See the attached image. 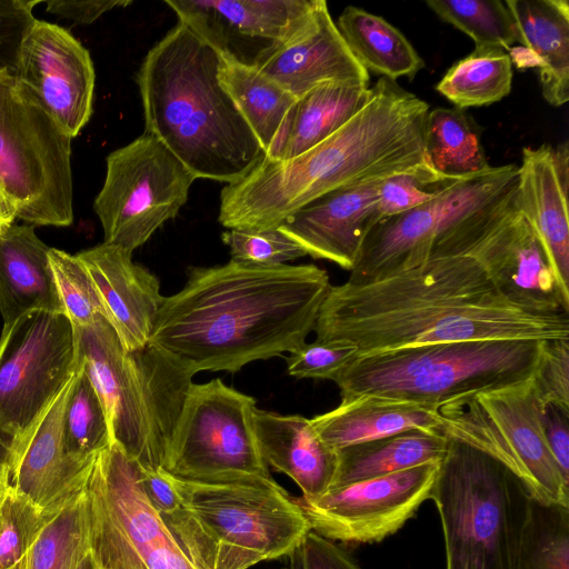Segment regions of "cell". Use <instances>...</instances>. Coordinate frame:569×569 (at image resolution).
Wrapping results in <instances>:
<instances>
[{"label": "cell", "mask_w": 569, "mask_h": 569, "mask_svg": "<svg viewBox=\"0 0 569 569\" xmlns=\"http://www.w3.org/2000/svg\"><path fill=\"white\" fill-rule=\"evenodd\" d=\"M359 356L438 342L569 339V315L508 301L469 254L431 257L383 280L331 286L313 329Z\"/></svg>", "instance_id": "1"}, {"label": "cell", "mask_w": 569, "mask_h": 569, "mask_svg": "<svg viewBox=\"0 0 569 569\" xmlns=\"http://www.w3.org/2000/svg\"><path fill=\"white\" fill-rule=\"evenodd\" d=\"M331 287L316 264L263 267L234 260L189 267L187 282L164 297L150 345L192 376L237 372L306 343Z\"/></svg>", "instance_id": "2"}, {"label": "cell", "mask_w": 569, "mask_h": 569, "mask_svg": "<svg viewBox=\"0 0 569 569\" xmlns=\"http://www.w3.org/2000/svg\"><path fill=\"white\" fill-rule=\"evenodd\" d=\"M369 102L332 136L288 159L263 156L220 193L227 229H276L299 209L339 188L383 180L429 166L426 101L381 77Z\"/></svg>", "instance_id": "3"}, {"label": "cell", "mask_w": 569, "mask_h": 569, "mask_svg": "<svg viewBox=\"0 0 569 569\" xmlns=\"http://www.w3.org/2000/svg\"><path fill=\"white\" fill-rule=\"evenodd\" d=\"M220 53L178 22L144 57L137 74L146 133L196 179H242L264 156L218 78Z\"/></svg>", "instance_id": "4"}, {"label": "cell", "mask_w": 569, "mask_h": 569, "mask_svg": "<svg viewBox=\"0 0 569 569\" xmlns=\"http://www.w3.org/2000/svg\"><path fill=\"white\" fill-rule=\"evenodd\" d=\"M166 475L180 505L161 519L196 569H248L289 556L311 531L303 510L271 476Z\"/></svg>", "instance_id": "5"}, {"label": "cell", "mask_w": 569, "mask_h": 569, "mask_svg": "<svg viewBox=\"0 0 569 569\" xmlns=\"http://www.w3.org/2000/svg\"><path fill=\"white\" fill-rule=\"evenodd\" d=\"M72 329L74 360L102 402L111 443L143 469H162L193 376L150 343L126 351L102 316Z\"/></svg>", "instance_id": "6"}, {"label": "cell", "mask_w": 569, "mask_h": 569, "mask_svg": "<svg viewBox=\"0 0 569 569\" xmlns=\"http://www.w3.org/2000/svg\"><path fill=\"white\" fill-rule=\"evenodd\" d=\"M545 341L429 343L358 356L335 379L341 401L376 395L439 410L531 379Z\"/></svg>", "instance_id": "7"}, {"label": "cell", "mask_w": 569, "mask_h": 569, "mask_svg": "<svg viewBox=\"0 0 569 569\" xmlns=\"http://www.w3.org/2000/svg\"><path fill=\"white\" fill-rule=\"evenodd\" d=\"M429 500L441 522L446 569H520L532 497L505 465L448 438Z\"/></svg>", "instance_id": "8"}, {"label": "cell", "mask_w": 569, "mask_h": 569, "mask_svg": "<svg viewBox=\"0 0 569 569\" xmlns=\"http://www.w3.org/2000/svg\"><path fill=\"white\" fill-rule=\"evenodd\" d=\"M71 141L13 73L0 71V188L24 223L73 222Z\"/></svg>", "instance_id": "9"}, {"label": "cell", "mask_w": 569, "mask_h": 569, "mask_svg": "<svg viewBox=\"0 0 569 569\" xmlns=\"http://www.w3.org/2000/svg\"><path fill=\"white\" fill-rule=\"evenodd\" d=\"M532 378L439 409L438 431L505 465L522 480L532 499L569 507V482L548 448L543 406Z\"/></svg>", "instance_id": "10"}, {"label": "cell", "mask_w": 569, "mask_h": 569, "mask_svg": "<svg viewBox=\"0 0 569 569\" xmlns=\"http://www.w3.org/2000/svg\"><path fill=\"white\" fill-rule=\"evenodd\" d=\"M98 569H196L141 485V466L117 443L99 452L84 487Z\"/></svg>", "instance_id": "11"}, {"label": "cell", "mask_w": 569, "mask_h": 569, "mask_svg": "<svg viewBox=\"0 0 569 569\" xmlns=\"http://www.w3.org/2000/svg\"><path fill=\"white\" fill-rule=\"evenodd\" d=\"M194 180L168 148L146 132L110 152L93 201L103 242L133 252L176 218Z\"/></svg>", "instance_id": "12"}, {"label": "cell", "mask_w": 569, "mask_h": 569, "mask_svg": "<svg viewBox=\"0 0 569 569\" xmlns=\"http://www.w3.org/2000/svg\"><path fill=\"white\" fill-rule=\"evenodd\" d=\"M256 399L220 379L192 382L172 430L163 470L192 480L270 476L253 425Z\"/></svg>", "instance_id": "13"}, {"label": "cell", "mask_w": 569, "mask_h": 569, "mask_svg": "<svg viewBox=\"0 0 569 569\" xmlns=\"http://www.w3.org/2000/svg\"><path fill=\"white\" fill-rule=\"evenodd\" d=\"M77 369L64 315L34 311L3 325L0 337V441L8 448Z\"/></svg>", "instance_id": "14"}, {"label": "cell", "mask_w": 569, "mask_h": 569, "mask_svg": "<svg viewBox=\"0 0 569 569\" xmlns=\"http://www.w3.org/2000/svg\"><path fill=\"white\" fill-rule=\"evenodd\" d=\"M440 462L331 488L297 501L311 530L331 541L380 542L401 529L429 499Z\"/></svg>", "instance_id": "15"}, {"label": "cell", "mask_w": 569, "mask_h": 569, "mask_svg": "<svg viewBox=\"0 0 569 569\" xmlns=\"http://www.w3.org/2000/svg\"><path fill=\"white\" fill-rule=\"evenodd\" d=\"M320 0H166L219 53L259 67L312 20Z\"/></svg>", "instance_id": "16"}, {"label": "cell", "mask_w": 569, "mask_h": 569, "mask_svg": "<svg viewBox=\"0 0 569 569\" xmlns=\"http://www.w3.org/2000/svg\"><path fill=\"white\" fill-rule=\"evenodd\" d=\"M13 76L72 139L90 120L96 82L92 59L61 26L38 19L32 23Z\"/></svg>", "instance_id": "17"}, {"label": "cell", "mask_w": 569, "mask_h": 569, "mask_svg": "<svg viewBox=\"0 0 569 569\" xmlns=\"http://www.w3.org/2000/svg\"><path fill=\"white\" fill-rule=\"evenodd\" d=\"M463 254L478 260L497 290L515 306L531 312L569 315V295L515 201Z\"/></svg>", "instance_id": "18"}, {"label": "cell", "mask_w": 569, "mask_h": 569, "mask_svg": "<svg viewBox=\"0 0 569 569\" xmlns=\"http://www.w3.org/2000/svg\"><path fill=\"white\" fill-rule=\"evenodd\" d=\"M76 372L9 446L10 486L51 511H60L83 492L94 461L77 459L64 447L63 417Z\"/></svg>", "instance_id": "19"}, {"label": "cell", "mask_w": 569, "mask_h": 569, "mask_svg": "<svg viewBox=\"0 0 569 569\" xmlns=\"http://www.w3.org/2000/svg\"><path fill=\"white\" fill-rule=\"evenodd\" d=\"M86 268L101 306V316L116 332L126 351L150 342L157 313L164 297L159 279L132 252L100 243L76 254Z\"/></svg>", "instance_id": "20"}, {"label": "cell", "mask_w": 569, "mask_h": 569, "mask_svg": "<svg viewBox=\"0 0 569 569\" xmlns=\"http://www.w3.org/2000/svg\"><path fill=\"white\" fill-rule=\"evenodd\" d=\"M381 181L330 191L299 209L278 228L307 256L351 271L365 238L381 220L377 210Z\"/></svg>", "instance_id": "21"}, {"label": "cell", "mask_w": 569, "mask_h": 569, "mask_svg": "<svg viewBox=\"0 0 569 569\" xmlns=\"http://www.w3.org/2000/svg\"><path fill=\"white\" fill-rule=\"evenodd\" d=\"M516 207L541 242L562 290L569 295V146L522 149Z\"/></svg>", "instance_id": "22"}, {"label": "cell", "mask_w": 569, "mask_h": 569, "mask_svg": "<svg viewBox=\"0 0 569 569\" xmlns=\"http://www.w3.org/2000/svg\"><path fill=\"white\" fill-rule=\"evenodd\" d=\"M257 68L297 99L325 82L369 84V72L348 48L325 0L309 24Z\"/></svg>", "instance_id": "23"}, {"label": "cell", "mask_w": 569, "mask_h": 569, "mask_svg": "<svg viewBox=\"0 0 569 569\" xmlns=\"http://www.w3.org/2000/svg\"><path fill=\"white\" fill-rule=\"evenodd\" d=\"M253 425L263 461L290 477L302 498L313 499L329 489L337 469V450L323 442L310 419L256 408Z\"/></svg>", "instance_id": "24"}, {"label": "cell", "mask_w": 569, "mask_h": 569, "mask_svg": "<svg viewBox=\"0 0 569 569\" xmlns=\"http://www.w3.org/2000/svg\"><path fill=\"white\" fill-rule=\"evenodd\" d=\"M49 249L31 224L12 223L0 234V313L3 325L34 311L64 315Z\"/></svg>", "instance_id": "25"}, {"label": "cell", "mask_w": 569, "mask_h": 569, "mask_svg": "<svg viewBox=\"0 0 569 569\" xmlns=\"http://www.w3.org/2000/svg\"><path fill=\"white\" fill-rule=\"evenodd\" d=\"M437 198L379 220L365 238L347 282L372 283L423 263L437 232Z\"/></svg>", "instance_id": "26"}, {"label": "cell", "mask_w": 569, "mask_h": 569, "mask_svg": "<svg viewBox=\"0 0 569 569\" xmlns=\"http://www.w3.org/2000/svg\"><path fill=\"white\" fill-rule=\"evenodd\" d=\"M310 420L323 442L339 450L412 429L438 431L440 415L411 401L362 395Z\"/></svg>", "instance_id": "27"}, {"label": "cell", "mask_w": 569, "mask_h": 569, "mask_svg": "<svg viewBox=\"0 0 569 569\" xmlns=\"http://www.w3.org/2000/svg\"><path fill=\"white\" fill-rule=\"evenodd\" d=\"M517 42L539 69L541 93L552 107L569 100V3L567 0H506Z\"/></svg>", "instance_id": "28"}, {"label": "cell", "mask_w": 569, "mask_h": 569, "mask_svg": "<svg viewBox=\"0 0 569 569\" xmlns=\"http://www.w3.org/2000/svg\"><path fill=\"white\" fill-rule=\"evenodd\" d=\"M361 82H325L298 98L272 157L295 158L319 144L351 120L371 99Z\"/></svg>", "instance_id": "29"}, {"label": "cell", "mask_w": 569, "mask_h": 569, "mask_svg": "<svg viewBox=\"0 0 569 569\" xmlns=\"http://www.w3.org/2000/svg\"><path fill=\"white\" fill-rule=\"evenodd\" d=\"M218 78L264 156L272 157L298 99L257 67L242 64L221 53Z\"/></svg>", "instance_id": "30"}, {"label": "cell", "mask_w": 569, "mask_h": 569, "mask_svg": "<svg viewBox=\"0 0 569 569\" xmlns=\"http://www.w3.org/2000/svg\"><path fill=\"white\" fill-rule=\"evenodd\" d=\"M447 448L448 438L439 431L412 429L339 449L329 489L441 462Z\"/></svg>", "instance_id": "31"}, {"label": "cell", "mask_w": 569, "mask_h": 569, "mask_svg": "<svg viewBox=\"0 0 569 569\" xmlns=\"http://www.w3.org/2000/svg\"><path fill=\"white\" fill-rule=\"evenodd\" d=\"M348 48L369 72L396 81L413 79L425 67L409 40L382 17L348 6L336 23Z\"/></svg>", "instance_id": "32"}, {"label": "cell", "mask_w": 569, "mask_h": 569, "mask_svg": "<svg viewBox=\"0 0 569 569\" xmlns=\"http://www.w3.org/2000/svg\"><path fill=\"white\" fill-rule=\"evenodd\" d=\"M423 144L429 166L445 178L461 180L492 167L481 143L480 127L458 108L429 110Z\"/></svg>", "instance_id": "33"}, {"label": "cell", "mask_w": 569, "mask_h": 569, "mask_svg": "<svg viewBox=\"0 0 569 569\" xmlns=\"http://www.w3.org/2000/svg\"><path fill=\"white\" fill-rule=\"evenodd\" d=\"M512 62L500 48H475L455 62L436 90L455 108L483 107L500 101L511 91Z\"/></svg>", "instance_id": "34"}, {"label": "cell", "mask_w": 569, "mask_h": 569, "mask_svg": "<svg viewBox=\"0 0 569 569\" xmlns=\"http://www.w3.org/2000/svg\"><path fill=\"white\" fill-rule=\"evenodd\" d=\"M91 553L84 490L44 527L27 553L26 569H78Z\"/></svg>", "instance_id": "35"}, {"label": "cell", "mask_w": 569, "mask_h": 569, "mask_svg": "<svg viewBox=\"0 0 569 569\" xmlns=\"http://www.w3.org/2000/svg\"><path fill=\"white\" fill-rule=\"evenodd\" d=\"M76 378L66 405L63 441L77 459L93 461L110 446V433L102 402L82 365L77 362Z\"/></svg>", "instance_id": "36"}, {"label": "cell", "mask_w": 569, "mask_h": 569, "mask_svg": "<svg viewBox=\"0 0 569 569\" xmlns=\"http://www.w3.org/2000/svg\"><path fill=\"white\" fill-rule=\"evenodd\" d=\"M426 3L443 21L469 36L475 48H500L508 52L517 43L515 20L506 1L429 0Z\"/></svg>", "instance_id": "37"}, {"label": "cell", "mask_w": 569, "mask_h": 569, "mask_svg": "<svg viewBox=\"0 0 569 569\" xmlns=\"http://www.w3.org/2000/svg\"><path fill=\"white\" fill-rule=\"evenodd\" d=\"M520 569H569V507L531 500Z\"/></svg>", "instance_id": "38"}, {"label": "cell", "mask_w": 569, "mask_h": 569, "mask_svg": "<svg viewBox=\"0 0 569 569\" xmlns=\"http://www.w3.org/2000/svg\"><path fill=\"white\" fill-rule=\"evenodd\" d=\"M60 511L40 508L10 486L0 505V569L20 562Z\"/></svg>", "instance_id": "39"}, {"label": "cell", "mask_w": 569, "mask_h": 569, "mask_svg": "<svg viewBox=\"0 0 569 569\" xmlns=\"http://www.w3.org/2000/svg\"><path fill=\"white\" fill-rule=\"evenodd\" d=\"M49 260L66 317L72 327H87L101 316L92 281L78 257L57 248Z\"/></svg>", "instance_id": "40"}, {"label": "cell", "mask_w": 569, "mask_h": 569, "mask_svg": "<svg viewBox=\"0 0 569 569\" xmlns=\"http://www.w3.org/2000/svg\"><path fill=\"white\" fill-rule=\"evenodd\" d=\"M456 181L438 174L430 166L396 173L381 181L377 210L382 219L418 208L435 200Z\"/></svg>", "instance_id": "41"}, {"label": "cell", "mask_w": 569, "mask_h": 569, "mask_svg": "<svg viewBox=\"0 0 569 569\" xmlns=\"http://www.w3.org/2000/svg\"><path fill=\"white\" fill-rule=\"evenodd\" d=\"M221 239L234 261L276 267L307 256L306 251L279 228L253 231L229 229Z\"/></svg>", "instance_id": "42"}, {"label": "cell", "mask_w": 569, "mask_h": 569, "mask_svg": "<svg viewBox=\"0 0 569 569\" xmlns=\"http://www.w3.org/2000/svg\"><path fill=\"white\" fill-rule=\"evenodd\" d=\"M359 356L358 348L345 340H316L290 352L287 371L296 378L332 380Z\"/></svg>", "instance_id": "43"}, {"label": "cell", "mask_w": 569, "mask_h": 569, "mask_svg": "<svg viewBox=\"0 0 569 569\" xmlns=\"http://www.w3.org/2000/svg\"><path fill=\"white\" fill-rule=\"evenodd\" d=\"M533 385L542 406L569 412V339L545 341Z\"/></svg>", "instance_id": "44"}, {"label": "cell", "mask_w": 569, "mask_h": 569, "mask_svg": "<svg viewBox=\"0 0 569 569\" xmlns=\"http://www.w3.org/2000/svg\"><path fill=\"white\" fill-rule=\"evenodd\" d=\"M41 1L0 0V71L13 73L21 42L37 20L33 8Z\"/></svg>", "instance_id": "45"}, {"label": "cell", "mask_w": 569, "mask_h": 569, "mask_svg": "<svg viewBox=\"0 0 569 569\" xmlns=\"http://www.w3.org/2000/svg\"><path fill=\"white\" fill-rule=\"evenodd\" d=\"M289 557V569H362L346 550L312 530Z\"/></svg>", "instance_id": "46"}, {"label": "cell", "mask_w": 569, "mask_h": 569, "mask_svg": "<svg viewBox=\"0 0 569 569\" xmlns=\"http://www.w3.org/2000/svg\"><path fill=\"white\" fill-rule=\"evenodd\" d=\"M542 422L548 448L562 477L569 482V412L545 406Z\"/></svg>", "instance_id": "47"}, {"label": "cell", "mask_w": 569, "mask_h": 569, "mask_svg": "<svg viewBox=\"0 0 569 569\" xmlns=\"http://www.w3.org/2000/svg\"><path fill=\"white\" fill-rule=\"evenodd\" d=\"M131 2L130 0H49L44 3L48 13L71 20L77 26H87L106 12L118 7H127Z\"/></svg>", "instance_id": "48"}, {"label": "cell", "mask_w": 569, "mask_h": 569, "mask_svg": "<svg viewBox=\"0 0 569 569\" xmlns=\"http://www.w3.org/2000/svg\"><path fill=\"white\" fill-rule=\"evenodd\" d=\"M17 219V209L0 188V234Z\"/></svg>", "instance_id": "49"}, {"label": "cell", "mask_w": 569, "mask_h": 569, "mask_svg": "<svg viewBox=\"0 0 569 569\" xmlns=\"http://www.w3.org/2000/svg\"><path fill=\"white\" fill-rule=\"evenodd\" d=\"M0 479L10 485L9 448L0 441Z\"/></svg>", "instance_id": "50"}, {"label": "cell", "mask_w": 569, "mask_h": 569, "mask_svg": "<svg viewBox=\"0 0 569 569\" xmlns=\"http://www.w3.org/2000/svg\"><path fill=\"white\" fill-rule=\"evenodd\" d=\"M78 569H98L91 553L81 562Z\"/></svg>", "instance_id": "51"}, {"label": "cell", "mask_w": 569, "mask_h": 569, "mask_svg": "<svg viewBox=\"0 0 569 569\" xmlns=\"http://www.w3.org/2000/svg\"><path fill=\"white\" fill-rule=\"evenodd\" d=\"M9 487H10V485L7 481L0 479V505H1Z\"/></svg>", "instance_id": "52"}, {"label": "cell", "mask_w": 569, "mask_h": 569, "mask_svg": "<svg viewBox=\"0 0 569 569\" xmlns=\"http://www.w3.org/2000/svg\"><path fill=\"white\" fill-rule=\"evenodd\" d=\"M27 556L11 569H26Z\"/></svg>", "instance_id": "53"}]
</instances>
